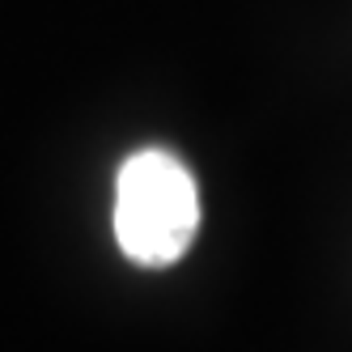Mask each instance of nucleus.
<instances>
[{"label": "nucleus", "mask_w": 352, "mask_h": 352, "mask_svg": "<svg viewBox=\"0 0 352 352\" xmlns=\"http://www.w3.org/2000/svg\"><path fill=\"white\" fill-rule=\"evenodd\" d=\"M199 230L191 170L166 148H136L115 179V242L140 267H170Z\"/></svg>", "instance_id": "nucleus-1"}]
</instances>
